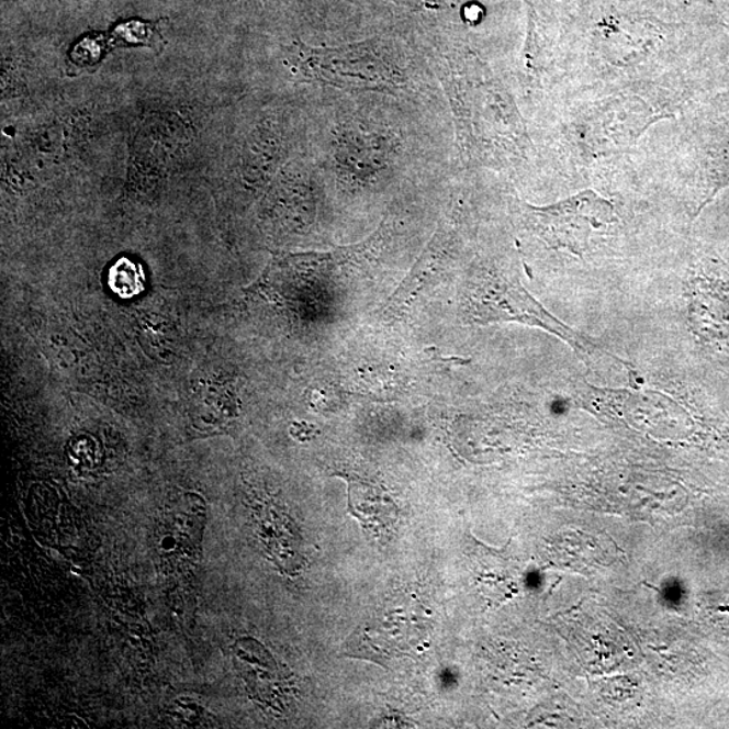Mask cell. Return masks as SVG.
I'll return each instance as SVG.
<instances>
[{"label": "cell", "mask_w": 729, "mask_h": 729, "mask_svg": "<svg viewBox=\"0 0 729 729\" xmlns=\"http://www.w3.org/2000/svg\"><path fill=\"white\" fill-rule=\"evenodd\" d=\"M108 284L111 292L122 300H132L144 293L146 274L139 262L122 257L109 270Z\"/></svg>", "instance_id": "8"}, {"label": "cell", "mask_w": 729, "mask_h": 729, "mask_svg": "<svg viewBox=\"0 0 729 729\" xmlns=\"http://www.w3.org/2000/svg\"><path fill=\"white\" fill-rule=\"evenodd\" d=\"M203 516L176 514L164 516L157 531V549L162 560L191 558L197 552L202 537Z\"/></svg>", "instance_id": "7"}, {"label": "cell", "mask_w": 729, "mask_h": 729, "mask_svg": "<svg viewBox=\"0 0 729 729\" xmlns=\"http://www.w3.org/2000/svg\"><path fill=\"white\" fill-rule=\"evenodd\" d=\"M349 481V513L361 521L368 532L382 537L396 527L399 508L380 487L356 478Z\"/></svg>", "instance_id": "6"}, {"label": "cell", "mask_w": 729, "mask_h": 729, "mask_svg": "<svg viewBox=\"0 0 729 729\" xmlns=\"http://www.w3.org/2000/svg\"><path fill=\"white\" fill-rule=\"evenodd\" d=\"M464 313L473 323L517 322L539 327L564 340L591 362L602 355L598 346L584 335L558 321L520 285L519 280L503 273H485L472 282L464 298Z\"/></svg>", "instance_id": "2"}, {"label": "cell", "mask_w": 729, "mask_h": 729, "mask_svg": "<svg viewBox=\"0 0 729 729\" xmlns=\"http://www.w3.org/2000/svg\"><path fill=\"white\" fill-rule=\"evenodd\" d=\"M291 60L305 78L345 90L392 91L407 81L390 52L375 41L335 48L298 43Z\"/></svg>", "instance_id": "1"}, {"label": "cell", "mask_w": 729, "mask_h": 729, "mask_svg": "<svg viewBox=\"0 0 729 729\" xmlns=\"http://www.w3.org/2000/svg\"><path fill=\"white\" fill-rule=\"evenodd\" d=\"M532 231L552 249L582 256L593 240L614 226L613 203L596 192L584 191L547 208H527Z\"/></svg>", "instance_id": "3"}, {"label": "cell", "mask_w": 729, "mask_h": 729, "mask_svg": "<svg viewBox=\"0 0 729 729\" xmlns=\"http://www.w3.org/2000/svg\"><path fill=\"white\" fill-rule=\"evenodd\" d=\"M428 637V617L413 598L385 605L352 635L349 655L385 664L410 655Z\"/></svg>", "instance_id": "4"}, {"label": "cell", "mask_w": 729, "mask_h": 729, "mask_svg": "<svg viewBox=\"0 0 729 729\" xmlns=\"http://www.w3.org/2000/svg\"><path fill=\"white\" fill-rule=\"evenodd\" d=\"M446 0H407V3L415 4L417 8L442 9Z\"/></svg>", "instance_id": "9"}, {"label": "cell", "mask_w": 729, "mask_h": 729, "mask_svg": "<svg viewBox=\"0 0 729 729\" xmlns=\"http://www.w3.org/2000/svg\"><path fill=\"white\" fill-rule=\"evenodd\" d=\"M446 253H448L446 239L442 232H440L435 235L430 248L423 253L420 260L416 262L403 284L399 287L390 302L382 309L384 317L395 319V317L405 314V311L415 303V300L439 280L440 274H442Z\"/></svg>", "instance_id": "5"}]
</instances>
